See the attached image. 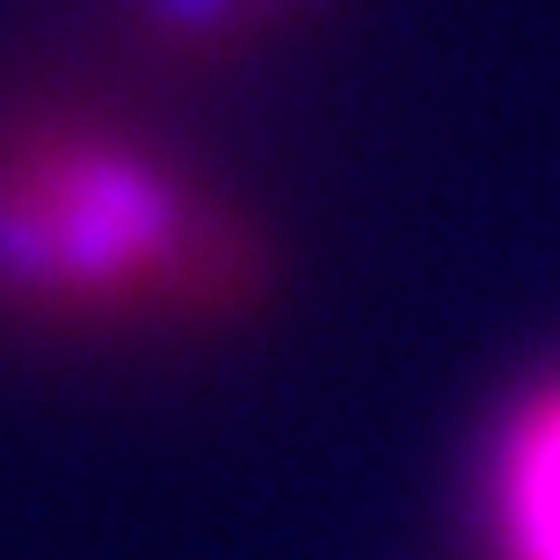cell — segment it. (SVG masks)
Segmentation results:
<instances>
[{
  "mask_svg": "<svg viewBox=\"0 0 560 560\" xmlns=\"http://www.w3.org/2000/svg\"><path fill=\"white\" fill-rule=\"evenodd\" d=\"M480 553L560 560V364L532 372L480 444Z\"/></svg>",
  "mask_w": 560,
  "mask_h": 560,
  "instance_id": "cell-2",
  "label": "cell"
},
{
  "mask_svg": "<svg viewBox=\"0 0 560 560\" xmlns=\"http://www.w3.org/2000/svg\"><path fill=\"white\" fill-rule=\"evenodd\" d=\"M277 241L241 189L103 103H0V320L59 342H189L270 306Z\"/></svg>",
  "mask_w": 560,
  "mask_h": 560,
  "instance_id": "cell-1",
  "label": "cell"
}]
</instances>
